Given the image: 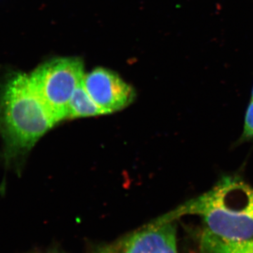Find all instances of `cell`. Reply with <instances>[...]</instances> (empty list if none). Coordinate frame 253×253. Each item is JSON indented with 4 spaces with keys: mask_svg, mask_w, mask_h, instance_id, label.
<instances>
[{
    "mask_svg": "<svg viewBox=\"0 0 253 253\" xmlns=\"http://www.w3.org/2000/svg\"><path fill=\"white\" fill-rule=\"evenodd\" d=\"M186 215L202 218L206 229L221 239H253V188L239 178L224 176L212 189L180 205L158 221H174Z\"/></svg>",
    "mask_w": 253,
    "mask_h": 253,
    "instance_id": "6da1fadb",
    "label": "cell"
},
{
    "mask_svg": "<svg viewBox=\"0 0 253 253\" xmlns=\"http://www.w3.org/2000/svg\"><path fill=\"white\" fill-rule=\"evenodd\" d=\"M55 125L29 76L8 82L0 98V132L10 156L27 153Z\"/></svg>",
    "mask_w": 253,
    "mask_h": 253,
    "instance_id": "7a4b0ae2",
    "label": "cell"
},
{
    "mask_svg": "<svg viewBox=\"0 0 253 253\" xmlns=\"http://www.w3.org/2000/svg\"><path fill=\"white\" fill-rule=\"evenodd\" d=\"M84 65L78 58H59L44 63L29 76L55 124L68 119V105L83 83Z\"/></svg>",
    "mask_w": 253,
    "mask_h": 253,
    "instance_id": "3957f363",
    "label": "cell"
},
{
    "mask_svg": "<svg viewBox=\"0 0 253 253\" xmlns=\"http://www.w3.org/2000/svg\"><path fill=\"white\" fill-rule=\"evenodd\" d=\"M96 253H178L176 224L155 221Z\"/></svg>",
    "mask_w": 253,
    "mask_h": 253,
    "instance_id": "277c9868",
    "label": "cell"
},
{
    "mask_svg": "<svg viewBox=\"0 0 253 253\" xmlns=\"http://www.w3.org/2000/svg\"><path fill=\"white\" fill-rule=\"evenodd\" d=\"M83 85L91 99L108 114L125 109L135 97L130 85L116 73L104 68L84 75Z\"/></svg>",
    "mask_w": 253,
    "mask_h": 253,
    "instance_id": "5b68a950",
    "label": "cell"
},
{
    "mask_svg": "<svg viewBox=\"0 0 253 253\" xmlns=\"http://www.w3.org/2000/svg\"><path fill=\"white\" fill-rule=\"evenodd\" d=\"M201 242L204 253H253V238L240 241L221 239L206 229Z\"/></svg>",
    "mask_w": 253,
    "mask_h": 253,
    "instance_id": "8992f818",
    "label": "cell"
},
{
    "mask_svg": "<svg viewBox=\"0 0 253 253\" xmlns=\"http://www.w3.org/2000/svg\"><path fill=\"white\" fill-rule=\"evenodd\" d=\"M108 114L104 109L96 104L91 99L85 88L83 81L73 93L68 105V118L92 117L100 115Z\"/></svg>",
    "mask_w": 253,
    "mask_h": 253,
    "instance_id": "52a82bcc",
    "label": "cell"
},
{
    "mask_svg": "<svg viewBox=\"0 0 253 253\" xmlns=\"http://www.w3.org/2000/svg\"><path fill=\"white\" fill-rule=\"evenodd\" d=\"M252 138H253V98H251L246 111L244 131L242 134V139L244 140H247Z\"/></svg>",
    "mask_w": 253,
    "mask_h": 253,
    "instance_id": "ba28073f",
    "label": "cell"
},
{
    "mask_svg": "<svg viewBox=\"0 0 253 253\" xmlns=\"http://www.w3.org/2000/svg\"><path fill=\"white\" fill-rule=\"evenodd\" d=\"M251 98H253V90H252V95H251Z\"/></svg>",
    "mask_w": 253,
    "mask_h": 253,
    "instance_id": "9c48e42d",
    "label": "cell"
}]
</instances>
